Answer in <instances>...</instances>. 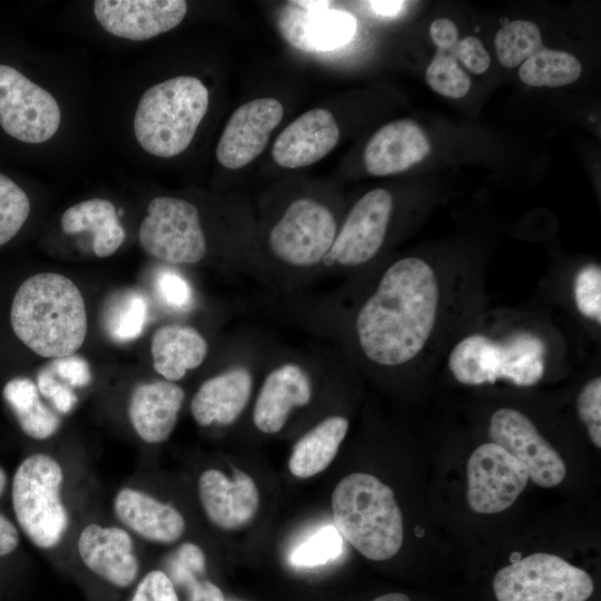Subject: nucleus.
Instances as JSON below:
<instances>
[{"mask_svg": "<svg viewBox=\"0 0 601 601\" xmlns=\"http://www.w3.org/2000/svg\"><path fill=\"white\" fill-rule=\"evenodd\" d=\"M342 536L335 526H325L299 544L290 555L296 565L314 566L338 556L342 551Z\"/></svg>", "mask_w": 601, "mask_h": 601, "instance_id": "f704fd0d", "label": "nucleus"}, {"mask_svg": "<svg viewBox=\"0 0 601 601\" xmlns=\"http://www.w3.org/2000/svg\"><path fill=\"white\" fill-rule=\"evenodd\" d=\"M185 400V392L166 380L135 386L128 400V417L136 434L146 443L159 444L171 435Z\"/></svg>", "mask_w": 601, "mask_h": 601, "instance_id": "5701e85b", "label": "nucleus"}, {"mask_svg": "<svg viewBox=\"0 0 601 601\" xmlns=\"http://www.w3.org/2000/svg\"><path fill=\"white\" fill-rule=\"evenodd\" d=\"M580 420L585 425L591 442L601 447V378L597 376L582 387L577 398Z\"/></svg>", "mask_w": 601, "mask_h": 601, "instance_id": "e433bc0d", "label": "nucleus"}, {"mask_svg": "<svg viewBox=\"0 0 601 601\" xmlns=\"http://www.w3.org/2000/svg\"><path fill=\"white\" fill-rule=\"evenodd\" d=\"M348 426L347 418L333 415L305 433L296 442L289 456L290 473L296 477L306 479L323 472L336 456Z\"/></svg>", "mask_w": 601, "mask_h": 601, "instance_id": "bb28decb", "label": "nucleus"}, {"mask_svg": "<svg viewBox=\"0 0 601 601\" xmlns=\"http://www.w3.org/2000/svg\"><path fill=\"white\" fill-rule=\"evenodd\" d=\"M254 376L245 365H234L204 381L190 401V413L200 426L234 423L246 408Z\"/></svg>", "mask_w": 601, "mask_h": 601, "instance_id": "4be33fe9", "label": "nucleus"}, {"mask_svg": "<svg viewBox=\"0 0 601 601\" xmlns=\"http://www.w3.org/2000/svg\"><path fill=\"white\" fill-rule=\"evenodd\" d=\"M60 224L66 234L91 233L93 252L98 257L115 254L126 238L116 207L104 198H91L75 204L65 210Z\"/></svg>", "mask_w": 601, "mask_h": 601, "instance_id": "a878e982", "label": "nucleus"}, {"mask_svg": "<svg viewBox=\"0 0 601 601\" xmlns=\"http://www.w3.org/2000/svg\"><path fill=\"white\" fill-rule=\"evenodd\" d=\"M77 550L88 570L117 588L137 579L139 561L126 529L90 523L81 530Z\"/></svg>", "mask_w": 601, "mask_h": 601, "instance_id": "a211bd4d", "label": "nucleus"}, {"mask_svg": "<svg viewBox=\"0 0 601 601\" xmlns=\"http://www.w3.org/2000/svg\"><path fill=\"white\" fill-rule=\"evenodd\" d=\"M205 569L203 550L190 542L181 544L168 562L170 580L186 588L188 601H225L221 590L205 577Z\"/></svg>", "mask_w": 601, "mask_h": 601, "instance_id": "c756f323", "label": "nucleus"}, {"mask_svg": "<svg viewBox=\"0 0 601 601\" xmlns=\"http://www.w3.org/2000/svg\"><path fill=\"white\" fill-rule=\"evenodd\" d=\"M439 299L437 277L427 262L404 257L390 265L355 317L363 355L385 367L413 361L434 329Z\"/></svg>", "mask_w": 601, "mask_h": 601, "instance_id": "f257e3e1", "label": "nucleus"}, {"mask_svg": "<svg viewBox=\"0 0 601 601\" xmlns=\"http://www.w3.org/2000/svg\"><path fill=\"white\" fill-rule=\"evenodd\" d=\"M489 436L525 466L529 480L536 485L549 489L563 481L566 467L562 457L522 412L496 410L490 420Z\"/></svg>", "mask_w": 601, "mask_h": 601, "instance_id": "ddd939ff", "label": "nucleus"}, {"mask_svg": "<svg viewBox=\"0 0 601 601\" xmlns=\"http://www.w3.org/2000/svg\"><path fill=\"white\" fill-rule=\"evenodd\" d=\"M467 502L477 513L494 514L510 508L529 481L525 466L501 446H477L467 461Z\"/></svg>", "mask_w": 601, "mask_h": 601, "instance_id": "f8f14e48", "label": "nucleus"}, {"mask_svg": "<svg viewBox=\"0 0 601 601\" xmlns=\"http://www.w3.org/2000/svg\"><path fill=\"white\" fill-rule=\"evenodd\" d=\"M30 210V198L24 189L0 171V247L20 233Z\"/></svg>", "mask_w": 601, "mask_h": 601, "instance_id": "473e14b6", "label": "nucleus"}, {"mask_svg": "<svg viewBox=\"0 0 601 601\" xmlns=\"http://www.w3.org/2000/svg\"><path fill=\"white\" fill-rule=\"evenodd\" d=\"M187 12L184 0H96L93 14L109 33L147 40L177 27Z\"/></svg>", "mask_w": 601, "mask_h": 601, "instance_id": "dca6fc26", "label": "nucleus"}, {"mask_svg": "<svg viewBox=\"0 0 601 601\" xmlns=\"http://www.w3.org/2000/svg\"><path fill=\"white\" fill-rule=\"evenodd\" d=\"M329 1H289L277 16L283 38L305 52H327L347 45L355 36L353 14L331 9Z\"/></svg>", "mask_w": 601, "mask_h": 601, "instance_id": "4468645a", "label": "nucleus"}, {"mask_svg": "<svg viewBox=\"0 0 601 601\" xmlns=\"http://www.w3.org/2000/svg\"><path fill=\"white\" fill-rule=\"evenodd\" d=\"M61 112L53 96L17 67L0 63V129L28 145L46 142L58 131Z\"/></svg>", "mask_w": 601, "mask_h": 601, "instance_id": "9d476101", "label": "nucleus"}, {"mask_svg": "<svg viewBox=\"0 0 601 601\" xmlns=\"http://www.w3.org/2000/svg\"><path fill=\"white\" fill-rule=\"evenodd\" d=\"M130 601H179L170 578L160 570L148 572L138 583Z\"/></svg>", "mask_w": 601, "mask_h": 601, "instance_id": "ea45409f", "label": "nucleus"}, {"mask_svg": "<svg viewBox=\"0 0 601 601\" xmlns=\"http://www.w3.org/2000/svg\"><path fill=\"white\" fill-rule=\"evenodd\" d=\"M10 323L28 348L53 359L77 352L88 327L79 288L58 273H39L22 282L12 299Z\"/></svg>", "mask_w": 601, "mask_h": 601, "instance_id": "f03ea898", "label": "nucleus"}, {"mask_svg": "<svg viewBox=\"0 0 601 601\" xmlns=\"http://www.w3.org/2000/svg\"><path fill=\"white\" fill-rule=\"evenodd\" d=\"M455 59L460 60L470 71L480 75L487 70L491 58L481 40L466 37L459 40L452 50Z\"/></svg>", "mask_w": 601, "mask_h": 601, "instance_id": "79ce46f5", "label": "nucleus"}, {"mask_svg": "<svg viewBox=\"0 0 601 601\" xmlns=\"http://www.w3.org/2000/svg\"><path fill=\"white\" fill-rule=\"evenodd\" d=\"M313 396V382L299 362L286 361L265 376L253 410V422L266 434L279 432L292 411L307 405Z\"/></svg>", "mask_w": 601, "mask_h": 601, "instance_id": "f3484780", "label": "nucleus"}, {"mask_svg": "<svg viewBox=\"0 0 601 601\" xmlns=\"http://www.w3.org/2000/svg\"><path fill=\"white\" fill-rule=\"evenodd\" d=\"M545 353L544 342L530 332H516L502 341L473 334L452 348L447 364L454 378L465 385L504 380L532 386L544 375Z\"/></svg>", "mask_w": 601, "mask_h": 601, "instance_id": "39448f33", "label": "nucleus"}, {"mask_svg": "<svg viewBox=\"0 0 601 601\" xmlns=\"http://www.w3.org/2000/svg\"><path fill=\"white\" fill-rule=\"evenodd\" d=\"M335 529L373 561L394 556L403 543V519L393 490L376 476L352 473L332 495Z\"/></svg>", "mask_w": 601, "mask_h": 601, "instance_id": "7ed1b4c3", "label": "nucleus"}, {"mask_svg": "<svg viewBox=\"0 0 601 601\" xmlns=\"http://www.w3.org/2000/svg\"><path fill=\"white\" fill-rule=\"evenodd\" d=\"M155 288L160 300L175 311H185L191 307L193 289L183 275L165 269L157 274Z\"/></svg>", "mask_w": 601, "mask_h": 601, "instance_id": "4c0bfd02", "label": "nucleus"}, {"mask_svg": "<svg viewBox=\"0 0 601 601\" xmlns=\"http://www.w3.org/2000/svg\"><path fill=\"white\" fill-rule=\"evenodd\" d=\"M495 51L500 63L515 68L543 47L539 27L529 20H514L495 35Z\"/></svg>", "mask_w": 601, "mask_h": 601, "instance_id": "2f4dec72", "label": "nucleus"}, {"mask_svg": "<svg viewBox=\"0 0 601 601\" xmlns=\"http://www.w3.org/2000/svg\"><path fill=\"white\" fill-rule=\"evenodd\" d=\"M198 495L209 521L223 530L248 524L259 504L255 482L240 470L234 471L231 480L218 470H206L198 480Z\"/></svg>", "mask_w": 601, "mask_h": 601, "instance_id": "6ab92c4d", "label": "nucleus"}, {"mask_svg": "<svg viewBox=\"0 0 601 601\" xmlns=\"http://www.w3.org/2000/svg\"><path fill=\"white\" fill-rule=\"evenodd\" d=\"M138 238L147 254L167 264H197L207 254L197 207L177 197L159 196L149 203Z\"/></svg>", "mask_w": 601, "mask_h": 601, "instance_id": "6e6552de", "label": "nucleus"}, {"mask_svg": "<svg viewBox=\"0 0 601 601\" xmlns=\"http://www.w3.org/2000/svg\"><path fill=\"white\" fill-rule=\"evenodd\" d=\"M574 302L580 314L601 324V269L598 265L582 267L574 278Z\"/></svg>", "mask_w": 601, "mask_h": 601, "instance_id": "c9c22d12", "label": "nucleus"}, {"mask_svg": "<svg viewBox=\"0 0 601 601\" xmlns=\"http://www.w3.org/2000/svg\"><path fill=\"white\" fill-rule=\"evenodd\" d=\"M3 398L12 410L22 432L35 440H47L60 427L59 415L40 397L37 385L27 377L7 382Z\"/></svg>", "mask_w": 601, "mask_h": 601, "instance_id": "cd10ccee", "label": "nucleus"}, {"mask_svg": "<svg viewBox=\"0 0 601 601\" xmlns=\"http://www.w3.org/2000/svg\"><path fill=\"white\" fill-rule=\"evenodd\" d=\"M430 35L439 50L452 51L459 41L456 24L445 18L434 20L430 26Z\"/></svg>", "mask_w": 601, "mask_h": 601, "instance_id": "c03bdc74", "label": "nucleus"}, {"mask_svg": "<svg viewBox=\"0 0 601 601\" xmlns=\"http://www.w3.org/2000/svg\"><path fill=\"white\" fill-rule=\"evenodd\" d=\"M581 71V63L573 55L542 48L521 65L519 77L532 87H561L578 80Z\"/></svg>", "mask_w": 601, "mask_h": 601, "instance_id": "7c9ffc66", "label": "nucleus"}, {"mask_svg": "<svg viewBox=\"0 0 601 601\" xmlns=\"http://www.w3.org/2000/svg\"><path fill=\"white\" fill-rule=\"evenodd\" d=\"M337 230L327 206L311 198H298L270 228L268 247L279 263L295 269H309L322 264Z\"/></svg>", "mask_w": 601, "mask_h": 601, "instance_id": "1a4fd4ad", "label": "nucleus"}, {"mask_svg": "<svg viewBox=\"0 0 601 601\" xmlns=\"http://www.w3.org/2000/svg\"><path fill=\"white\" fill-rule=\"evenodd\" d=\"M36 385L40 395L50 400L59 413L68 414L76 406L77 395L73 388L57 380L50 366L39 371Z\"/></svg>", "mask_w": 601, "mask_h": 601, "instance_id": "58836bf2", "label": "nucleus"}, {"mask_svg": "<svg viewBox=\"0 0 601 601\" xmlns=\"http://www.w3.org/2000/svg\"><path fill=\"white\" fill-rule=\"evenodd\" d=\"M112 510L127 530L155 544H173L185 532V519L174 505L141 490L120 489L114 497Z\"/></svg>", "mask_w": 601, "mask_h": 601, "instance_id": "412c9836", "label": "nucleus"}, {"mask_svg": "<svg viewBox=\"0 0 601 601\" xmlns=\"http://www.w3.org/2000/svg\"><path fill=\"white\" fill-rule=\"evenodd\" d=\"M150 352L154 370L169 382L181 380L199 367L208 354L206 338L195 327L168 324L156 329Z\"/></svg>", "mask_w": 601, "mask_h": 601, "instance_id": "393cba45", "label": "nucleus"}, {"mask_svg": "<svg viewBox=\"0 0 601 601\" xmlns=\"http://www.w3.org/2000/svg\"><path fill=\"white\" fill-rule=\"evenodd\" d=\"M430 150L423 129L412 119H400L384 125L372 136L364 150V162L371 175L388 176L410 169Z\"/></svg>", "mask_w": 601, "mask_h": 601, "instance_id": "b1692460", "label": "nucleus"}, {"mask_svg": "<svg viewBox=\"0 0 601 601\" xmlns=\"http://www.w3.org/2000/svg\"><path fill=\"white\" fill-rule=\"evenodd\" d=\"M373 601H411V599L404 593L393 592L380 595Z\"/></svg>", "mask_w": 601, "mask_h": 601, "instance_id": "49530a36", "label": "nucleus"}, {"mask_svg": "<svg viewBox=\"0 0 601 601\" xmlns=\"http://www.w3.org/2000/svg\"><path fill=\"white\" fill-rule=\"evenodd\" d=\"M283 116L284 107L274 98H257L239 106L218 140V162L228 169H239L250 164L263 152Z\"/></svg>", "mask_w": 601, "mask_h": 601, "instance_id": "2eb2a0df", "label": "nucleus"}, {"mask_svg": "<svg viewBox=\"0 0 601 601\" xmlns=\"http://www.w3.org/2000/svg\"><path fill=\"white\" fill-rule=\"evenodd\" d=\"M208 105V89L194 76H178L156 83L138 102L135 137L152 156H177L190 145Z\"/></svg>", "mask_w": 601, "mask_h": 601, "instance_id": "20e7f679", "label": "nucleus"}, {"mask_svg": "<svg viewBox=\"0 0 601 601\" xmlns=\"http://www.w3.org/2000/svg\"><path fill=\"white\" fill-rule=\"evenodd\" d=\"M370 8L374 13L382 17H395L397 16L403 8L405 7V1L397 0H376L368 2Z\"/></svg>", "mask_w": 601, "mask_h": 601, "instance_id": "a18cd8bd", "label": "nucleus"}, {"mask_svg": "<svg viewBox=\"0 0 601 601\" xmlns=\"http://www.w3.org/2000/svg\"><path fill=\"white\" fill-rule=\"evenodd\" d=\"M7 474L0 466V497L6 490ZM20 542L18 528L0 512V558L14 552Z\"/></svg>", "mask_w": 601, "mask_h": 601, "instance_id": "37998d69", "label": "nucleus"}, {"mask_svg": "<svg viewBox=\"0 0 601 601\" xmlns=\"http://www.w3.org/2000/svg\"><path fill=\"white\" fill-rule=\"evenodd\" d=\"M393 206L386 189L376 188L363 195L337 230L322 265L356 267L373 259L384 243Z\"/></svg>", "mask_w": 601, "mask_h": 601, "instance_id": "9b49d317", "label": "nucleus"}, {"mask_svg": "<svg viewBox=\"0 0 601 601\" xmlns=\"http://www.w3.org/2000/svg\"><path fill=\"white\" fill-rule=\"evenodd\" d=\"M148 317V302L142 293L125 289L112 294L105 303L102 326L117 343H127L139 337Z\"/></svg>", "mask_w": 601, "mask_h": 601, "instance_id": "c85d7f7f", "label": "nucleus"}, {"mask_svg": "<svg viewBox=\"0 0 601 601\" xmlns=\"http://www.w3.org/2000/svg\"><path fill=\"white\" fill-rule=\"evenodd\" d=\"M63 470L46 453L27 456L17 467L11 489L17 523L39 549L56 548L66 535L70 516L62 500Z\"/></svg>", "mask_w": 601, "mask_h": 601, "instance_id": "423d86ee", "label": "nucleus"}, {"mask_svg": "<svg viewBox=\"0 0 601 601\" xmlns=\"http://www.w3.org/2000/svg\"><path fill=\"white\" fill-rule=\"evenodd\" d=\"M338 139L339 128L333 114L324 108H314L280 131L274 141L272 156L283 168H300L327 156Z\"/></svg>", "mask_w": 601, "mask_h": 601, "instance_id": "aec40b11", "label": "nucleus"}, {"mask_svg": "<svg viewBox=\"0 0 601 601\" xmlns=\"http://www.w3.org/2000/svg\"><path fill=\"white\" fill-rule=\"evenodd\" d=\"M55 375L69 386L85 387L92 381V373L87 359L78 355L55 358L50 365Z\"/></svg>", "mask_w": 601, "mask_h": 601, "instance_id": "a19ab883", "label": "nucleus"}, {"mask_svg": "<svg viewBox=\"0 0 601 601\" xmlns=\"http://www.w3.org/2000/svg\"><path fill=\"white\" fill-rule=\"evenodd\" d=\"M425 79L435 92L450 98H462L471 88L470 77L452 51L437 50L426 68Z\"/></svg>", "mask_w": 601, "mask_h": 601, "instance_id": "72a5a7b5", "label": "nucleus"}, {"mask_svg": "<svg viewBox=\"0 0 601 601\" xmlns=\"http://www.w3.org/2000/svg\"><path fill=\"white\" fill-rule=\"evenodd\" d=\"M492 585L497 601H587L594 590L584 570L544 552L500 569Z\"/></svg>", "mask_w": 601, "mask_h": 601, "instance_id": "0eeeda50", "label": "nucleus"}]
</instances>
